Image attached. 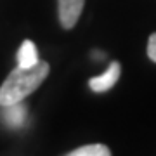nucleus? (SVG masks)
<instances>
[{
	"label": "nucleus",
	"instance_id": "nucleus-1",
	"mask_svg": "<svg viewBox=\"0 0 156 156\" xmlns=\"http://www.w3.org/2000/svg\"><path fill=\"white\" fill-rule=\"evenodd\" d=\"M49 69L50 68L45 61H38L28 68L17 66L16 69H12L0 87V106H9L24 101L44 83Z\"/></svg>",
	"mask_w": 156,
	"mask_h": 156
},
{
	"label": "nucleus",
	"instance_id": "nucleus-2",
	"mask_svg": "<svg viewBox=\"0 0 156 156\" xmlns=\"http://www.w3.org/2000/svg\"><path fill=\"white\" fill-rule=\"evenodd\" d=\"M85 0H57L59 23L64 30H71L80 19Z\"/></svg>",
	"mask_w": 156,
	"mask_h": 156
},
{
	"label": "nucleus",
	"instance_id": "nucleus-3",
	"mask_svg": "<svg viewBox=\"0 0 156 156\" xmlns=\"http://www.w3.org/2000/svg\"><path fill=\"white\" fill-rule=\"evenodd\" d=\"M120 75H122V66H120V62L113 61L102 75L90 78L89 80V87L94 90V92H97V94L106 92V90H109L113 85L120 80Z\"/></svg>",
	"mask_w": 156,
	"mask_h": 156
},
{
	"label": "nucleus",
	"instance_id": "nucleus-4",
	"mask_svg": "<svg viewBox=\"0 0 156 156\" xmlns=\"http://www.w3.org/2000/svg\"><path fill=\"white\" fill-rule=\"evenodd\" d=\"M4 111H2V120L5 122L7 127L11 128H17L24 123V118H26V106L21 102H16V104H9V106H2Z\"/></svg>",
	"mask_w": 156,
	"mask_h": 156
},
{
	"label": "nucleus",
	"instance_id": "nucleus-5",
	"mask_svg": "<svg viewBox=\"0 0 156 156\" xmlns=\"http://www.w3.org/2000/svg\"><path fill=\"white\" fill-rule=\"evenodd\" d=\"M17 62L19 66L28 68L38 62V54H37V47L31 40H24L17 50Z\"/></svg>",
	"mask_w": 156,
	"mask_h": 156
},
{
	"label": "nucleus",
	"instance_id": "nucleus-6",
	"mask_svg": "<svg viewBox=\"0 0 156 156\" xmlns=\"http://www.w3.org/2000/svg\"><path fill=\"white\" fill-rule=\"evenodd\" d=\"M109 154H111V151L104 144L82 146V147H76V149L68 153V156H109Z\"/></svg>",
	"mask_w": 156,
	"mask_h": 156
},
{
	"label": "nucleus",
	"instance_id": "nucleus-7",
	"mask_svg": "<svg viewBox=\"0 0 156 156\" xmlns=\"http://www.w3.org/2000/svg\"><path fill=\"white\" fill-rule=\"evenodd\" d=\"M147 56L153 62H156V33H153L149 37V42H147Z\"/></svg>",
	"mask_w": 156,
	"mask_h": 156
}]
</instances>
